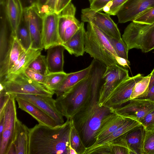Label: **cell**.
<instances>
[{"label": "cell", "mask_w": 154, "mask_h": 154, "mask_svg": "<svg viewBox=\"0 0 154 154\" xmlns=\"http://www.w3.org/2000/svg\"><path fill=\"white\" fill-rule=\"evenodd\" d=\"M126 119L113 112L107 116L103 120L97 132L96 142L112 133L124 123Z\"/></svg>", "instance_id": "cell-19"}, {"label": "cell", "mask_w": 154, "mask_h": 154, "mask_svg": "<svg viewBox=\"0 0 154 154\" xmlns=\"http://www.w3.org/2000/svg\"><path fill=\"white\" fill-rule=\"evenodd\" d=\"M112 109V112L119 116L133 119L140 123L146 115L154 109V102L146 99H132Z\"/></svg>", "instance_id": "cell-10"}, {"label": "cell", "mask_w": 154, "mask_h": 154, "mask_svg": "<svg viewBox=\"0 0 154 154\" xmlns=\"http://www.w3.org/2000/svg\"><path fill=\"white\" fill-rule=\"evenodd\" d=\"M5 3V0H0V65L8 56L16 36L8 20Z\"/></svg>", "instance_id": "cell-14"}, {"label": "cell", "mask_w": 154, "mask_h": 154, "mask_svg": "<svg viewBox=\"0 0 154 154\" xmlns=\"http://www.w3.org/2000/svg\"><path fill=\"white\" fill-rule=\"evenodd\" d=\"M116 60L118 65L126 69L130 68V63L128 60L119 56L117 57Z\"/></svg>", "instance_id": "cell-42"}, {"label": "cell", "mask_w": 154, "mask_h": 154, "mask_svg": "<svg viewBox=\"0 0 154 154\" xmlns=\"http://www.w3.org/2000/svg\"><path fill=\"white\" fill-rule=\"evenodd\" d=\"M85 51L91 57L106 66L118 64V56L106 34L91 23H88L85 35Z\"/></svg>", "instance_id": "cell-4"}, {"label": "cell", "mask_w": 154, "mask_h": 154, "mask_svg": "<svg viewBox=\"0 0 154 154\" xmlns=\"http://www.w3.org/2000/svg\"><path fill=\"white\" fill-rule=\"evenodd\" d=\"M62 44L58 31V14L53 13L45 15L42 18L43 48L47 50L54 45Z\"/></svg>", "instance_id": "cell-16"}, {"label": "cell", "mask_w": 154, "mask_h": 154, "mask_svg": "<svg viewBox=\"0 0 154 154\" xmlns=\"http://www.w3.org/2000/svg\"><path fill=\"white\" fill-rule=\"evenodd\" d=\"M0 117L4 115L5 107L11 96L6 92L3 88H0Z\"/></svg>", "instance_id": "cell-41"}, {"label": "cell", "mask_w": 154, "mask_h": 154, "mask_svg": "<svg viewBox=\"0 0 154 154\" xmlns=\"http://www.w3.org/2000/svg\"><path fill=\"white\" fill-rule=\"evenodd\" d=\"M65 49L61 45H54L47 49L46 59L49 73L64 72Z\"/></svg>", "instance_id": "cell-21"}, {"label": "cell", "mask_w": 154, "mask_h": 154, "mask_svg": "<svg viewBox=\"0 0 154 154\" xmlns=\"http://www.w3.org/2000/svg\"><path fill=\"white\" fill-rule=\"evenodd\" d=\"M15 98L19 108L30 115L39 124L52 128L58 126L53 119L38 107L25 100L18 97Z\"/></svg>", "instance_id": "cell-18"}, {"label": "cell", "mask_w": 154, "mask_h": 154, "mask_svg": "<svg viewBox=\"0 0 154 154\" xmlns=\"http://www.w3.org/2000/svg\"><path fill=\"white\" fill-rule=\"evenodd\" d=\"M145 129L141 124L132 128L121 136L131 154H144L143 150Z\"/></svg>", "instance_id": "cell-17"}, {"label": "cell", "mask_w": 154, "mask_h": 154, "mask_svg": "<svg viewBox=\"0 0 154 154\" xmlns=\"http://www.w3.org/2000/svg\"><path fill=\"white\" fill-rule=\"evenodd\" d=\"M29 5V6L33 4L35 1V0H24Z\"/></svg>", "instance_id": "cell-49"}, {"label": "cell", "mask_w": 154, "mask_h": 154, "mask_svg": "<svg viewBox=\"0 0 154 154\" xmlns=\"http://www.w3.org/2000/svg\"><path fill=\"white\" fill-rule=\"evenodd\" d=\"M112 0H88L90 8L97 11H102L103 8Z\"/></svg>", "instance_id": "cell-40"}, {"label": "cell", "mask_w": 154, "mask_h": 154, "mask_svg": "<svg viewBox=\"0 0 154 154\" xmlns=\"http://www.w3.org/2000/svg\"><path fill=\"white\" fill-rule=\"evenodd\" d=\"M122 38L128 50L136 48L148 52L154 49V25L132 22L124 30Z\"/></svg>", "instance_id": "cell-5"}, {"label": "cell", "mask_w": 154, "mask_h": 154, "mask_svg": "<svg viewBox=\"0 0 154 154\" xmlns=\"http://www.w3.org/2000/svg\"><path fill=\"white\" fill-rule=\"evenodd\" d=\"M25 51L16 36L8 56L0 65V79L9 73Z\"/></svg>", "instance_id": "cell-24"}, {"label": "cell", "mask_w": 154, "mask_h": 154, "mask_svg": "<svg viewBox=\"0 0 154 154\" xmlns=\"http://www.w3.org/2000/svg\"><path fill=\"white\" fill-rule=\"evenodd\" d=\"M47 0H35L34 2L35 5L38 7H40L45 4Z\"/></svg>", "instance_id": "cell-46"}, {"label": "cell", "mask_w": 154, "mask_h": 154, "mask_svg": "<svg viewBox=\"0 0 154 154\" xmlns=\"http://www.w3.org/2000/svg\"><path fill=\"white\" fill-rule=\"evenodd\" d=\"M24 74L31 80L45 85L46 75H44L33 69L27 68L24 72Z\"/></svg>", "instance_id": "cell-38"}, {"label": "cell", "mask_w": 154, "mask_h": 154, "mask_svg": "<svg viewBox=\"0 0 154 154\" xmlns=\"http://www.w3.org/2000/svg\"><path fill=\"white\" fill-rule=\"evenodd\" d=\"M90 100L85 106L72 119L85 146L89 147L96 141V137L103 120L112 113L111 108L98 103L100 90L91 88Z\"/></svg>", "instance_id": "cell-2"}, {"label": "cell", "mask_w": 154, "mask_h": 154, "mask_svg": "<svg viewBox=\"0 0 154 154\" xmlns=\"http://www.w3.org/2000/svg\"><path fill=\"white\" fill-rule=\"evenodd\" d=\"M71 119L52 128L40 124L29 128L28 154H69Z\"/></svg>", "instance_id": "cell-1"}, {"label": "cell", "mask_w": 154, "mask_h": 154, "mask_svg": "<svg viewBox=\"0 0 154 154\" xmlns=\"http://www.w3.org/2000/svg\"><path fill=\"white\" fill-rule=\"evenodd\" d=\"M28 68L35 70L44 75L49 73L46 58L39 54L29 65Z\"/></svg>", "instance_id": "cell-33"}, {"label": "cell", "mask_w": 154, "mask_h": 154, "mask_svg": "<svg viewBox=\"0 0 154 154\" xmlns=\"http://www.w3.org/2000/svg\"><path fill=\"white\" fill-rule=\"evenodd\" d=\"M89 74L85 79L57 97L55 105L63 116L72 118L89 102L91 96Z\"/></svg>", "instance_id": "cell-3"}, {"label": "cell", "mask_w": 154, "mask_h": 154, "mask_svg": "<svg viewBox=\"0 0 154 154\" xmlns=\"http://www.w3.org/2000/svg\"><path fill=\"white\" fill-rule=\"evenodd\" d=\"M133 22L146 25L153 23H154V7L140 14Z\"/></svg>", "instance_id": "cell-36"}, {"label": "cell", "mask_w": 154, "mask_h": 154, "mask_svg": "<svg viewBox=\"0 0 154 154\" xmlns=\"http://www.w3.org/2000/svg\"><path fill=\"white\" fill-rule=\"evenodd\" d=\"M143 150L144 154H154V130H145Z\"/></svg>", "instance_id": "cell-34"}, {"label": "cell", "mask_w": 154, "mask_h": 154, "mask_svg": "<svg viewBox=\"0 0 154 154\" xmlns=\"http://www.w3.org/2000/svg\"><path fill=\"white\" fill-rule=\"evenodd\" d=\"M14 97L27 100L34 105L51 116L58 126L64 123L63 116L57 108L55 100L52 97L37 94H12Z\"/></svg>", "instance_id": "cell-12"}, {"label": "cell", "mask_w": 154, "mask_h": 154, "mask_svg": "<svg viewBox=\"0 0 154 154\" xmlns=\"http://www.w3.org/2000/svg\"><path fill=\"white\" fill-rule=\"evenodd\" d=\"M106 35L118 56L128 60V54L129 50L122 38L116 39L106 34Z\"/></svg>", "instance_id": "cell-32"}, {"label": "cell", "mask_w": 154, "mask_h": 154, "mask_svg": "<svg viewBox=\"0 0 154 154\" xmlns=\"http://www.w3.org/2000/svg\"><path fill=\"white\" fill-rule=\"evenodd\" d=\"M140 123L144 127L145 130H154V109L146 115Z\"/></svg>", "instance_id": "cell-39"}, {"label": "cell", "mask_w": 154, "mask_h": 154, "mask_svg": "<svg viewBox=\"0 0 154 154\" xmlns=\"http://www.w3.org/2000/svg\"><path fill=\"white\" fill-rule=\"evenodd\" d=\"M154 7V0H128L120 8L116 15L118 22H133L140 14Z\"/></svg>", "instance_id": "cell-15"}, {"label": "cell", "mask_w": 154, "mask_h": 154, "mask_svg": "<svg viewBox=\"0 0 154 154\" xmlns=\"http://www.w3.org/2000/svg\"><path fill=\"white\" fill-rule=\"evenodd\" d=\"M129 77L128 70L118 64L107 66L103 76L104 83L99 92V105L103 106L112 91Z\"/></svg>", "instance_id": "cell-9"}, {"label": "cell", "mask_w": 154, "mask_h": 154, "mask_svg": "<svg viewBox=\"0 0 154 154\" xmlns=\"http://www.w3.org/2000/svg\"><path fill=\"white\" fill-rule=\"evenodd\" d=\"M15 100L11 94L4 109L3 129L0 138V154H8L14 140L17 119Z\"/></svg>", "instance_id": "cell-7"}, {"label": "cell", "mask_w": 154, "mask_h": 154, "mask_svg": "<svg viewBox=\"0 0 154 154\" xmlns=\"http://www.w3.org/2000/svg\"><path fill=\"white\" fill-rule=\"evenodd\" d=\"M29 129L17 119L15 123L14 140L12 144L15 149L16 154H28Z\"/></svg>", "instance_id": "cell-23"}, {"label": "cell", "mask_w": 154, "mask_h": 154, "mask_svg": "<svg viewBox=\"0 0 154 154\" xmlns=\"http://www.w3.org/2000/svg\"><path fill=\"white\" fill-rule=\"evenodd\" d=\"M85 32L84 22H82L79 29L67 42L62 45L69 54L76 57L83 55Z\"/></svg>", "instance_id": "cell-20"}, {"label": "cell", "mask_w": 154, "mask_h": 154, "mask_svg": "<svg viewBox=\"0 0 154 154\" xmlns=\"http://www.w3.org/2000/svg\"><path fill=\"white\" fill-rule=\"evenodd\" d=\"M81 18L82 22L91 23L109 36L118 39L122 38L117 24L107 14L86 8L82 10Z\"/></svg>", "instance_id": "cell-8"}, {"label": "cell", "mask_w": 154, "mask_h": 154, "mask_svg": "<svg viewBox=\"0 0 154 154\" xmlns=\"http://www.w3.org/2000/svg\"><path fill=\"white\" fill-rule=\"evenodd\" d=\"M69 154H77L76 151L71 146L70 144L69 146Z\"/></svg>", "instance_id": "cell-47"}, {"label": "cell", "mask_w": 154, "mask_h": 154, "mask_svg": "<svg viewBox=\"0 0 154 154\" xmlns=\"http://www.w3.org/2000/svg\"><path fill=\"white\" fill-rule=\"evenodd\" d=\"M91 67V64L86 68L76 72L68 73L67 75L59 88L55 92L58 97L89 75Z\"/></svg>", "instance_id": "cell-27"}, {"label": "cell", "mask_w": 154, "mask_h": 154, "mask_svg": "<svg viewBox=\"0 0 154 154\" xmlns=\"http://www.w3.org/2000/svg\"><path fill=\"white\" fill-rule=\"evenodd\" d=\"M126 118L124 123L112 133L105 138L97 141L92 146L87 148L85 154H87L92 149L116 140L132 128L141 124L133 119Z\"/></svg>", "instance_id": "cell-25"}, {"label": "cell", "mask_w": 154, "mask_h": 154, "mask_svg": "<svg viewBox=\"0 0 154 154\" xmlns=\"http://www.w3.org/2000/svg\"><path fill=\"white\" fill-rule=\"evenodd\" d=\"M150 74L151 78L149 87V91L151 87L154 84V68Z\"/></svg>", "instance_id": "cell-45"}, {"label": "cell", "mask_w": 154, "mask_h": 154, "mask_svg": "<svg viewBox=\"0 0 154 154\" xmlns=\"http://www.w3.org/2000/svg\"><path fill=\"white\" fill-rule=\"evenodd\" d=\"M139 98L148 99L154 102V84L149 89L146 96Z\"/></svg>", "instance_id": "cell-43"}, {"label": "cell", "mask_w": 154, "mask_h": 154, "mask_svg": "<svg viewBox=\"0 0 154 154\" xmlns=\"http://www.w3.org/2000/svg\"><path fill=\"white\" fill-rule=\"evenodd\" d=\"M15 34L17 40L25 51L27 50L31 47V35L23 15Z\"/></svg>", "instance_id": "cell-28"}, {"label": "cell", "mask_w": 154, "mask_h": 154, "mask_svg": "<svg viewBox=\"0 0 154 154\" xmlns=\"http://www.w3.org/2000/svg\"><path fill=\"white\" fill-rule=\"evenodd\" d=\"M60 0H57L55 10V12L56 13H57V11L59 7L60 3Z\"/></svg>", "instance_id": "cell-48"}, {"label": "cell", "mask_w": 154, "mask_h": 154, "mask_svg": "<svg viewBox=\"0 0 154 154\" xmlns=\"http://www.w3.org/2000/svg\"><path fill=\"white\" fill-rule=\"evenodd\" d=\"M71 121L70 145L77 154H85L87 148L84 145L78 132L74 126L72 119Z\"/></svg>", "instance_id": "cell-31"}, {"label": "cell", "mask_w": 154, "mask_h": 154, "mask_svg": "<svg viewBox=\"0 0 154 154\" xmlns=\"http://www.w3.org/2000/svg\"><path fill=\"white\" fill-rule=\"evenodd\" d=\"M72 0H61L60 5L57 12L58 14L63 8L71 2Z\"/></svg>", "instance_id": "cell-44"}, {"label": "cell", "mask_w": 154, "mask_h": 154, "mask_svg": "<svg viewBox=\"0 0 154 154\" xmlns=\"http://www.w3.org/2000/svg\"><path fill=\"white\" fill-rule=\"evenodd\" d=\"M23 16L28 27L31 37V47L42 49V18L38 12L34 3L24 8Z\"/></svg>", "instance_id": "cell-13"}, {"label": "cell", "mask_w": 154, "mask_h": 154, "mask_svg": "<svg viewBox=\"0 0 154 154\" xmlns=\"http://www.w3.org/2000/svg\"><path fill=\"white\" fill-rule=\"evenodd\" d=\"M67 74L64 72L50 73L46 75L45 86L48 89L55 93L60 87Z\"/></svg>", "instance_id": "cell-29"}, {"label": "cell", "mask_w": 154, "mask_h": 154, "mask_svg": "<svg viewBox=\"0 0 154 154\" xmlns=\"http://www.w3.org/2000/svg\"><path fill=\"white\" fill-rule=\"evenodd\" d=\"M151 74L144 76L135 84L131 96V99L139 98L145 97L149 91V87Z\"/></svg>", "instance_id": "cell-30"}, {"label": "cell", "mask_w": 154, "mask_h": 154, "mask_svg": "<svg viewBox=\"0 0 154 154\" xmlns=\"http://www.w3.org/2000/svg\"><path fill=\"white\" fill-rule=\"evenodd\" d=\"M0 83L5 91L10 94H37L52 97L54 94L44 85L29 78L24 72L7 75L0 79Z\"/></svg>", "instance_id": "cell-6"}, {"label": "cell", "mask_w": 154, "mask_h": 154, "mask_svg": "<svg viewBox=\"0 0 154 154\" xmlns=\"http://www.w3.org/2000/svg\"><path fill=\"white\" fill-rule=\"evenodd\" d=\"M42 50L30 47L25 51L20 56L14 67L7 75H17L24 72L25 69L28 67L30 64L41 54Z\"/></svg>", "instance_id": "cell-26"}, {"label": "cell", "mask_w": 154, "mask_h": 154, "mask_svg": "<svg viewBox=\"0 0 154 154\" xmlns=\"http://www.w3.org/2000/svg\"><path fill=\"white\" fill-rule=\"evenodd\" d=\"M143 77L139 73L122 82L112 91L103 105L114 109L131 99L135 84Z\"/></svg>", "instance_id": "cell-11"}, {"label": "cell", "mask_w": 154, "mask_h": 154, "mask_svg": "<svg viewBox=\"0 0 154 154\" xmlns=\"http://www.w3.org/2000/svg\"><path fill=\"white\" fill-rule=\"evenodd\" d=\"M128 0H112L105 6L103 11L110 15H116L121 6Z\"/></svg>", "instance_id": "cell-37"}, {"label": "cell", "mask_w": 154, "mask_h": 154, "mask_svg": "<svg viewBox=\"0 0 154 154\" xmlns=\"http://www.w3.org/2000/svg\"><path fill=\"white\" fill-rule=\"evenodd\" d=\"M5 7L9 25L15 33L23 15L22 2L21 0H5Z\"/></svg>", "instance_id": "cell-22"}, {"label": "cell", "mask_w": 154, "mask_h": 154, "mask_svg": "<svg viewBox=\"0 0 154 154\" xmlns=\"http://www.w3.org/2000/svg\"><path fill=\"white\" fill-rule=\"evenodd\" d=\"M105 144L109 146L111 154H131L130 150L124 145L120 137Z\"/></svg>", "instance_id": "cell-35"}]
</instances>
